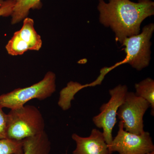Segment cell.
Here are the masks:
<instances>
[{"instance_id": "6da1fadb", "label": "cell", "mask_w": 154, "mask_h": 154, "mask_svg": "<svg viewBox=\"0 0 154 154\" xmlns=\"http://www.w3.org/2000/svg\"><path fill=\"white\" fill-rule=\"evenodd\" d=\"M97 9L99 22L114 32L116 40L122 44L128 37L140 33V25L145 19L154 15V2L152 0H99Z\"/></svg>"}, {"instance_id": "7a4b0ae2", "label": "cell", "mask_w": 154, "mask_h": 154, "mask_svg": "<svg viewBox=\"0 0 154 154\" xmlns=\"http://www.w3.org/2000/svg\"><path fill=\"white\" fill-rule=\"evenodd\" d=\"M7 115V138L22 140L45 131L44 118L35 106L25 105L12 109Z\"/></svg>"}, {"instance_id": "3957f363", "label": "cell", "mask_w": 154, "mask_h": 154, "mask_svg": "<svg viewBox=\"0 0 154 154\" xmlns=\"http://www.w3.org/2000/svg\"><path fill=\"white\" fill-rule=\"evenodd\" d=\"M56 76L49 71L40 82L25 88H17L0 96V107L12 109L22 107L30 100H43L52 96L56 90Z\"/></svg>"}, {"instance_id": "277c9868", "label": "cell", "mask_w": 154, "mask_h": 154, "mask_svg": "<svg viewBox=\"0 0 154 154\" xmlns=\"http://www.w3.org/2000/svg\"><path fill=\"white\" fill-rule=\"evenodd\" d=\"M154 31V24L150 23L143 27L141 33L125 38L122 45L125 47L126 57L114 66L128 63L133 68L140 71L149 66L151 53L150 40Z\"/></svg>"}, {"instance_id": "5b68a950", "label": "cell", "mask_w": 154, "mask_h": 154, "mask_svg": "<svg viewBox=\"0 0 154 154\" xmlns=\"http://www.w3.org/2000/svg\"><path fill=\"white\" fill-rule=\"evenodd\" d=\"M150 105L144 99L132 92H128L120 105L117 116L122 122L125 131L136 134L144 132L143 117Z\"/></svg>"}, {"instance_id": "8992f818", "label": "cell", "mask_w": 154, "mask_h": 154, "mask_svg": "<svg viewBox=\"0 0 154 154\" xmlns=\"http://www.w3.org/2000/svg\"><path fill=\"white\" fill-rule=\"evenodd\" d=\"M125 85H119L110 89V100L104 103L100 108V113L93 119L94 124L99 128H102L105 141L108 147L113 140L112 131L116 123V116L119 107L124 102L127 92Z\"/></svg>"}, {"instance_id": "52a82bcc", "label": "cell", "mask_w": 154, "mask_h": 154, "mask_svg": "<svg viewBox=\"0 0 154 154\" xmlns=\"http://www.w3.org/2000/svg\"><path fill=\"white\" fill-rule=\"evenodd\" d=\"M109 154H147L154 151V145L149 133L136 134L125 131L119 121L117 134L108 147Z\"/></svg>"}, {"instance_id": "ba28073f", "label": "cell", "mask_w": 154, "mask_h": 154, "mask_svg": "<svg viewBox=\"0 0 154 154\" xmlns=\"http://www.w3.org/2000/svg\"><path fill=\"white\" fill-rule=\"evenodd\" d=\"M23 20L21 29L14 33L6 45L10 55H22L28 50L38 51L42 46L41 36L34 28L33 19L27 17Z\"/></svg>"}, {"instance_id": "9c48e42d", "label": "cell", "mask_w": 154, "mask_h": 154, "mask_svg": "<svg viewBox=\"0 0 154 154\" xmlns=\"http://www.w3.org/2000/svg\"><path fill=\"white\" fill-rule=\"evenodd\" d=\"M72 138L76 143L72 154H109L108 145L103 132L94 128L88 137L73 134Z\"/></svg>"}, {"instance_id": "30bf717a", "label": "cell", "mask_w": 154, "mask_h": 154, "mask_svg": "<svg viewBox=\"0 0 154 154\" xmlns=\"http://www.w3.org/2000/svg\"><path fill=\"white\" fill-rule=\"evenodd\" d=\"M22 154H50L51 144L45 131L23 140Z\"/></svg>"}, {"instance_id": "8fae6325", "label": "cell", "mask_w": 154, "mask_h": 154, "mask_svg": "<svg viewBox=\"0 0 154 154\" xmlns=\"http://www.w3.org/2000/svg\"><path fill=\"white\" fill-rule=\"evenodd\" d=\"M41 0H15L11 15V24L19 23L28 17L31 9H39L42 7Z\"/></svg>"}, {"instance_id": "7c38bea8", "label": "cell", "mask_w": 154, "mask_h": 154, "mask_svg": "<svg viewBox=\"0 0 154 154\" xmlns=\"http://www.w3.org/2000/svg\"><path fill=\"white\" fill-rule=\"evenodd\" d=\"M94 86L93 83L91 84L82 85L77 82H70L68 83L66 87L63 88L60 93V97L58 104L64 110L70 108L71 102L74 99L75 94L83 88Z\"/></svg>"}, {"instance_id": "4fadbf2b", "label": "cell", "mask_w": 154, "mask_h": 154, "mask_svg": "<svg viewBox=\"0 0 154 154\" xmlns=\"http://www.w3.org/2000/svg\"><path fill=\"white\" fill-rule=\"evenodd\" d=\"M136 92L138 96L144 99L149 103L151 107V114H154V81L151 78L145 79L135 85Z\"/></svg>"}, {"instance_id": "5bb4252c", "label": "cell", "mask_w": 154, "mask_h": 154, "mask_svg": "<svg viewBox=\"0 0 154 154\" xmlns=\"http://www.w3.org/2000/svg\"><path fill=\"white\" fill-rule=\"evenodd\" d=\"M23 152V140L7 138L0 139V154H22Z\"/></svg>"}, {"instance_id": "9a60e30c", "label": "cell", "mask_w": 154, "mask_h": 154, "mask_svg": "<svg viewBox=\"0 0 154 154\" xmlns=\"http://www.w3.org/2000/svg\"><path fill=\"white\" fill-rule=\"evenodd\" d=\"M15 0H5L2 7H0V17L11 16L13 13Z\"/></svg>"}, {"instance_id": "2e32d148", "label": "cell", "mask_w": 154, "mask_h": 154, "mask_svg": "<svg viewBox=\"0 0 154 154\" xmlns=\"http://www.w3.org/2000/svg\"><path fill=\"white\" fill-rule=\"evenodd\" d=\"M0 107V139L6 138L8 115L3 111Z\"/></svg>"}, {"instance_id": "e0dca14e", "label": "cell", "mask_w": 154, "mask_h": 154, "mask_svg": "<svg viewBox=\"0 0 154 154\" xmlns=\"http://www.w3.org/2000/svg\"><path fill=\"white\" fill-rule=\"evenodd\" d=\"M5 1L4 0H0V7H2L4 4Z\"/></svg>"}, {"instance_id": "ac0fdd59", "label": "cell", "mask_w": 154, "mask_h": 154, "mask_svg": "<svg viewBox=\"0 0 154 154\" xmlns=\"http://www.w3.org/2000/svg\"><path fill=\"white\" fill-rule=\"evenodd\" d=\"M147 154H154V151L151 152Z\"/></svg>"}]
</instances>
